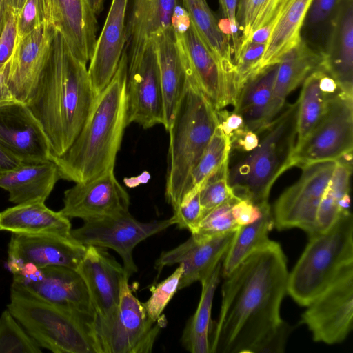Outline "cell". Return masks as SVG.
I'll use <instances>...</instances> for the list:
<instances>
[{"mask_svg": "<svg viewBox=\"0 0 353 353\" xmlns=\"http://www.w3.org/2000/svg\"><path fill=\"white\" fill-rule=\"evenodd\" d=\"M288 273L281 245L270 240L225 277L219 316L212 323L210 353H251L283 321Z\"/></svg>", "mask_w": 353, "mask_h": 353, "instance_id": "obj_1", "label": "cell"}, {"mask_svg": "<svg viewBox=\"0 0 353 353\" xmlns=\"http://www.w3.org/2000/svg\"><path fill=\"white\" fill-rule=\"evenodd\" d=\"M95 98L86 64L73 55L57 31L48 62L26 104L42 125L54 157L64 154L73 143Z\"/></svg>", "mask_w": 353, "mask_h": 353, "instance_id": "obj_2", "label": "cell"}, {"mask_svg": "<svg viewBox=\"0 0 353 353\" xmlns=\"http://www.w3.org/2000/svg\"><path fill=\"white\" fill-rule=\"evenodd\" d=\"M127 72L125 48L114 76L96 97L77 137L64 154L52 159L60 179L83 182L114 169L128 125Z\"/></svg>", "mask_w": 353, "mask_h": 353, "instance_id": "obj_3", "label": "cell"}, {"mask_svg": "<svg viewBox=\"0 0 353 353\" xmlns=\"http://www.w3.org/2000/svg\"><path fill=\"white\" fill-rule=\"evenodd\" d=\"M185 89L168 130L170 145L165 196L173 210L187 193L191 174L219 123L217 110L201 90L185 63Z\"/></svg>", "mask_w": 353, "mask_h": 353, "instance_id": "obj_4", "label": "cell"}, {"mask_svg": "<svg viewBox=\"0 0 353 353\" xmlns=\"http://www.w3.org/2000/svg\"><path fill=\"white\" fill-rule=\"evenodd\" d=\"M7 309L39 345L54 353H102L95 322L12 282Z\"/></svg>", "mask_w": 353, "mask_h": 353, "instance_id": "obj_5", "label": "cell"}, {"mask_svg": "<svg viewBox=\"0 0 353 353\" xmlns=\"http://www.w3.org/2000/svg\"><path fill=\"white\" fill-rule=\"evenodd\" d=\"M297 107V101L286 105L263 131L265 134L257 147L229 168L228 183L236 197L260 208L269 205L274 183L291 168L296 140Z\"/></svg>", "mask_w": 353, "mask_h": 353, "instance_id": "obj_6", "label": "cell"}, {"mask_svg": "<svg viewBox=\"0 0 353 353\" xmlns=\"http://www.w3.org/2000/svg\"><path fill=\"white\" fill-rule=\"evenodd\" d=\"M303 252L288 273L287 294L307 306L353 262V219L341 215L327 230L309 235Z\"/></svg>", "mask_w": 353, "mask_h": 353, "instance_id": "obj_7", "label": "cell"}, {"mask_svg": "<svg viewBox=\"0 0 353 353\" xmlns=\"http://www.w3.org/2000/svg\"><path fill=\"white\" fill-rule=\"evenodd\" d=\"M177 46L198 86L217 110L236 101L233 79L205 45L183 6L178 5L172 17Z\"/></svg>", "mask_w": 353, "mask_h": 353, "instance_id": "obj_8", "label": "cell"}, {"mask_svg": "<svg viewBox=\"0 0 353 353\" xmlns=\"http://www.w3.org/2000/svg\"><path fill=\"white\" fill-rule=\"evenodd\" d=\"M353 95L341 91L330 96L326 112L313 131L294 147L290 167L302 168L336 161L353 149Z\"/></svg>", "mask_w": 353, "mask_h": 353, "instance_id": "obj_9", "label": "cell"}, {"mask_svg": "<svg viewBox=\"0 0 353 353\" xmlns=\"http://www.w3.org/2000/svg\"><path fill=\"white\" fill-rule=\"evenodd\" d=\"M172 225L170 219L141 222L128 211L84 221L82 226L71 230V235L86 247L110 248L117 252L130 277L137 271L132 256L135 246Z\"/></svg>", "mask_w": 353, "mask_h": 353, "instance_id": "obj_10", "label": "cell"}, {"mask_svg": "<svg viewBox=\"0 0 353 353\" xmlns=\"http://www.w3.org/2000/svg\"><path fill=\"white\" fill-rule=\"evenodd\" d=\"M307 307L300 323L308 327L314 341L330 345L344 341L352 329L353 262Z\"/></svg>", "mask_w": 353, "mask_h": 353, "instance_id": "obj_11", "label": "cell"}, {"mask_svg": "<svg viewBox=\"0 0 353 353\" xmlns=\"http://www.w3.org/2000/svg\"><path fill=\"white\" fill-rule=\"evenodd\" d=\"M334 165L335 161H328L301 168L299 180L288 187L274 205V227L279 230L301 228L308 235L316 232L318 208Z\"/></svg>", "mask_w": 353, "mask_h": 353, "instance_id": "obj_12", "label": "cell"}, {"mask_svg": "<svg viewBox=\"0 0 353 353\" xmlns=\"http://www.w3.org/2000/svg\"><path fill=\"white\" fill-rule=\"evenodd\" d=\"M127 123L145 129L164 125L162 90L154 43L152 39L139 54L128 57Z\"/></svg>", "mask_w": 353, "mask_h": 353, "instance_id": "obj_13", "label": "cell"}, {"mask_svg": "<svg viewBox=\"0 0 353 353\" xmlns=\"http://www.w3.org/2000/svg\"><path fill=\"white\" fill-rule=\"evenodd\" d=\"M77 271L87 286L95 314L97 337L103 343L115 319L125 270L104 248L87 246Z\"/></svg>", "mask_w": 353, "mask_h": 353, "instance_id": "obj_14", "label": "cell"}, {"mask_svg": "<svg viewBox=\"0 0 353 353\" xmlns=\"http://www.w3.org/2000/svg\"><path fill=\"white\" fill-rule=\"evenodd\" d=\"M126 272L120 283L119 302L114 322L103 343V353H146L152 351L165 319L153 321L143 303L132 293Z\"/></svg>", "mask_w": 353, "mask_h": 353, "instance_id": "obj_15", "label": "cell"}, {"mask_svg": "<svg viewBox=\"0 0 353 353\" xmlns=\"http://www.w3.org/2000/svg\"><path fill=\"white\" fill-rule=\"evenodd\" d=\"M12 275V282L40 299L95 322L87 286L77 270L57 265L31 267Z\"/></svg>", "mask_w": 353, "mask_h": 353, "instance_id": "obj_16", "label": "cell"}, {"mask_svg": "<svg viewBox=\"0 0 353 353\" xmlns=\"http://www.w3.org/2000/svg\"><path fill=\"white\" fill-rule=\"evenodd\" d=\"M86 249L72 235L12 234L6 265L12 274L26 268L50 265L77 270Z\"/></svg>", "mask_w": 353, "mask_h": 353, "instance_id": "obj_17", "label": "cell"}, {"mask_svg": "<svg viewBox=\"0 0 353 353\" xmlns=\"http://www.w3.org/2000/svg\"><path fill=\"white\" fill-rule=\"evenodd\" d=\"M129 207V194L112 169L66 190L59 212L68 219L86 221L128 212Z\"/></svg>", "mask_w": 353, "mask_h": 353, "instance_id": "obj_18", "label": "cell"}, {"mask_svg": "<svg viewBox=\"0 0 353 353\" xmlns=\"http://www.w3.org/2000/svg\"><path fill=\"white\" fill-rule=\"evenodd\" d=\"M57 31L52 23L43 24L17 41L8 63L7 84L17 101L27 104L32 97Z\"/></svg>", "mask_w": 353, "mask_h": 353, "instance_id": "obj_19", "label": "cell"}, {"mask_svg": "<svg viewBox=\"0 0 353 353\" xmlns=\"http://www.w3.org/2000/svg\"><path fill=\"white\" fill-rule=\"evenodd\" d=\"M0 146L23 163L52 160L50 141L28 105H0Z\"/></svg>", "mask_w": 353, "mask_h": 353, "instance_id": "obj_20", "label": "cell"}, {"mask_svg": "<svg viewBox=\"0 0 353 353\" xmlns=\"http://www.w3.org/2000/svg\"><path fill=\"white\" fill-rule=\"evenodd\" d=\"M312 0H279L266 22L248 42L265 43L259 71L278 63L281 57L301 41V30Z\"/></svg>", "mask_w": 353, "mask_h": 353, "instance_id": "obj_21", "label": "cell"}, {"mask_svg": "<svg viewBox=\"0 0 353 353\" xmlns=\"http://www.w3.org/2000/svg\"><path fill=\"white\" fill-rule=\"evenodd\" d=\"M129 0H112L97 39L88 72L96 97L114 76L126 44V13Z\"/></svg>", "mask_w": 353, "mask_h": 353, "instance_id": "obj_22", "label": "cell"}, {"mask_svg": "<svg viewBox=\"0 0 353 353\" xmlns=\"http://www.w3.org/2000/svg\"><path fill=\"white\" fill-rule=\"evenodd\" d=\"M234 232L201 241L190 236L179 246L163 252L157 259L155 265L159 271L168 265H183V272L179 290L187 288L194 282H201L221 263Z\"/></svg>", "mask_w": 353, "mask_h": 353, "instance_id": "obj_23", "label": "cell"}, {"mask_svg": "<svg viewBox=\"0 0 353 353\" xmlns=\"http://www.w3.org/2000/svg\"><path fill=\"white\" fill-rule=\"evenodd\" d=\"M52 23L73 55L87 64L97 42V21L87 0H50Z\"/></svg>", "mask_w": 353, "mask_h": 353, "instance_id": "obj_24", "label": "cell"}, {"mask_svg": "<svg viewBox=\"0 0 353 353\" xmlns=\"http://www.w3.org/2000/svg\"><path fill=\"white\" fill-rule=\"evenodd\" d=\"M159 65L164 127L168 131L184 93L187 70L179 50L172 26L152 39Z\"/></svg>", "mask_w": 353, "mask_h": 353, "instance_id": "obj_25", "label": "cell"}, {"mask_svg": "<svg viewBox=\"0 0 353 353\" xmlns=\"http://www.w3.org/2000/svg\"><path fill=\"white\" fill-rule=\"evenodd\" d=\"M322 58L341 91L353 95V0H343Z\"/></svg>", "mask_w": 353, "mask_h": 353, "instance_id": "obj_26", "label": "cell"}, {"mask_svg": "<svg viewBox=\"0 0 353 353\" xmlns=\"http://www.w3.org/2000/svg\"><path fill=\"white\" fill-rule=\"evenodd\" d=\"M59 179L52 160L21 163L0 174V188L8 192L9 201L16 205L45 202Z\"/></svg>", "mask_w": 353, "mask_h": 353, "instance_id": "obj_27", "label": "cell"}, {"mask_svg": "<svg viewBox=\"0 0 353 353\" xmlns=\"http://www.w3.org/2000/svg\"><path fill=\"white\" fill-rule=\"evenodd\" d=\"M178 0H131L126 21L128 57L139 54L156 35L172 26Z\"/></svg>", "mask_w": 353, "mask_h": 353, "instance_id": "obj_28", "label": "cell"}, {"mask_svg": "<svg viewBox=\"0 0 353 353\" xmlns=\"http://www.w3.org/2000/svg\"><path fill=\"white\" fill-rule=\"evenodd\" d=\"M322 56L302 40L280 59L268 114L269 124L279 115L289 94L314 70L321 67Z\"/></svg>", "mask_w": 353, "mask_h": 353, "instance_id": "obj_29", "label": "cell"}, {"mask_svg": "<svg viewBox=\"0 0 353 353\" xmlns=\"http://www.w3.org/2000/svg\"><path fill=\"white\" fill-rule=\"evenodd\" d=\"M70 219L45 202L18 204L0 212V230L12 234L71 236Z\"/></svg>", "mask_w": 353, "mask_h": 353, "instance_id": "obj_30", "label": "cell"}, {"mask_svg": "<svg viewBox=\"0 0 353 353\" xmlns=\"http://www.w3.org/2000/svg\"><path fill=\"white\" fill-rule=\"evenodd\" d=\"M278 67L279 63L259 71L241 89L233 111L242 117L246 130L259 134L268 126V114Z\"/></svg>", "mask_w": 353, "mask_h": 353, "instance_id": "obj_31", "label": "cell"}, {"mask_svg": "<svg viewBox=\"0 0 353 353\" xmlns=\"http://www.w3.org/2000/svg\"><path fill=\"white\" fill-rule=\"evenodd\" d=\"M182 3L201 39L234 81L235 66L230 34L219 25L205 0H182Z\"/></svg>", "mask_w": 353, "mask_h": 353, "instance_id": "obj_32", "label": "cell"}, {"mask_svg": "<svg viewBox=\"0 0 353 353\" xmlns=\"http://www.w3.org/2000/svg\"><path fill=\"white\" fill-rule=\"evenodd\" d=\"M221 274L220 263L209 275L201 281L202 290L200 301L182 336L183 346L190 352L210 353V334L212 323L211 311Z\"/></svg>", "mask_w": 353, "mask_h": 353, "instance_id": "obj_33", "label": "cell"}, {"mask_svg": "<svg viewBox=\"0 0 353 353\" xmlns=\"http://www.w3.org/2000/svg\"><path fill=\"white\" fill-rule=\"evenodd\" d=\"M274 227L271 207L263 208L261 216L255 222L239 227L223 257L221 275L228 276L242 261L269 241L268 234Z\"/></svg>", "mask_w": 353, "mask_h": 353, "instance_id": "obj_34", "label": "cell"}, {"mask_svg": "<svg viewBox=\"0 0 353 353\" xmlns=\"http://www.w3.org/2000/svg\"><path fill=\"white\" fill-rule=\"evenodd\" d=\"M322 67L312 72L303 81L297 100L296 140L299 145L318 125L327 108L329 97L319 88Z\"/></svg>", "mask_w": 353, "mask_h": 353, "instance_id": "obj_35", "label": "cell"}, {"mask_svg": "<svg viewBox=\"0 0 353 353\" xmlns=\"http://www.w3.org/2000/svg\"><path fill=\"white\" fill-rule=\"evenodd\" d=\"M343 0H312L301 30V40L322 54L325 52Z\"/></svg>", "mask_w": 353, "mask_h": 353, "instance_id": "obj_36", "label": "cell"}, {"mask_svg": "<svg viewBox=\"0 0 353 353\" xmlns=\"http://www.w3.org/2000/svg\"><path fill=\"white\" fill-rule=\"evenodd\" d=\"M231 149L230 139L223 132L219 123L191 174L188 192L194 187H202L227 161H229Z\"/></svg>", "mask_w": 353, "mask_h": 353, "instance_id": "obj_37", "label": "cell"}, {"mask_svg": "<svg viewBox=\"0 0 353 353\" xmlns=\"http://www.w3.org/2000/svg\"><path fill=\"white\" fill-rule=\"evenodd\" d=\"M239 199L235 196L207 213L191 232L196 240H207L235 232L239 227L235 223L232 205Z\"/></svg>", "mask_w": 353, "mask_h": 353, "instance_id": "obj_38", "label": "cell"}, {"mask_svg": "<svg viewBox=\"0 0 353 353\" xmlns=\"http://www.w3.org/2000/svg\"><path fill=\"white\" fill-rule=\"evenodd\" d=\"M39 345L8 309L0 316V353H40Z\"/></svg>", "mask_w": 353, "mask_h": 353, "instance_id": "obj_39", "label": "cell"}, {"mask_svg": "<svg viewBox=\"0 0 353 353\" xmlns=\"http://www.w3.org/2000/svg\"><path fill=\"white\" fill-rule=\"evenodd\" d=\"M228 172L227 161L203 185L200 191L201 219L210 210L236 196L228 183Z\"/></svg>", "mask_w": 353, "mask_h": 353, "instance_id": "obj_40", "label": "cell"}, {"mask_svg": "<svg viewBox=\"0 0 353 353\" xmlns=\"http://www.w3.org/2000/svg\"><path fill=\"white\" fill-rule=\"evenodd\" d=\"M179 265L172 274L151 288V296L146 302L143 303L148 316L154 322L160 318L166 305L179 290L183 272V265Z\"/></svg>", "mask_w": 353, "mask_h": 353, "instance_id": "obj_41", "label": "cell"}, {"mask_svg": "<svg viewBox=\"0 0 353 353\" xmlns=\"http://www.w3.org/2000/svg\"><path fill=\"white\" fill-rule=\"evenodd\" d=\"M17 39L40 26L52 23L50 0H26L17 16Z\"/></svg>", "mask_w": 353, "mask_h": 353, "instance_id": "obj_42", "label": "cell"}, {"mask_svg": "<svg viewBox=\"0 0 353 353\" xmlns=\"http://www.w3.org/2000/svg\"><path fill=\"white\" fill-rule=\"evenodd\" d=\"M278 1L248 0L240 27L241 39L239 48L248 41L254 32L266 22L271 16Z\"/></svg>", "mask_w": 353, "mask_h": 353, "instance_id": "obj_43", "label": "cell"}, {"mask_svg": "<svg viewBox=\"0 0 353 353\" xmlns=\"http://www.w3.org/2000/svg\"><path fill=\"white\" fill-rule=\"evenodd\" d=\"M201 186L190 189L183 197L179 206L173 210L170 218L173 225L180 229H187L190 232L194 229L202 216L200 202Z\"/></svg>", "mask_w": 353, "mask_h": 353, "instance_id": "obj_44", "label": "cell"}, {"mask_svg": "<svg viewBox=\"0 0 353 353\" xmlns=\"http://www.w3.org/2000/svg\"><path fill=\"white\" fill-rule=\"evenodd\" d=\"M17 12L5 6L3 23L0 31V66L9 63L17 39Z\"/></svg>", "mask_w": 353, "mask_h": 353, "instance_id": "obj_45", "label": "cell"}, {"mask_svg": "<svg viewBox=\"0 0 353 353\" xmlns=\"http://www.w3.org/2000/svg\"><path fill=\"white\" fill-rule=\"evenodd\" d=\"M352 170V161L343 157L335 161V165L327 188L338 203L343 196L350 192Z\"/></svg>", "mask_w": 353, "mask_h": 353, "instance_id": "obj_46", "label": "cell"}, {"mask_svg": "<svg viewBox=\"0 0 353 353\" xmlns=\"http://www.w3.org/2000/svg\"><path fill=\"white\" fill-rule=\"evenodd\" d=\"M293 327L282 321L252 349L251 353H281L284 352L287 340Z\"/></svg>", "mask_w": 353, "mask_h": 353, "instance_id": "obj_47", "label": "cell"}, {"mask_svg": "<svg viewBox=\"0 0 353 353\" xmlns=\"http://www.w3.org/2000/svg\"><path fill=\"white\" fill-rule=\"evenodd\" d=\"M222 14L227 19L233 52V59L236 56L240 46L241 34L236 22L238 0H219Z\"/></svg>", "mask_w": 353, "mask_h": 353, "instance_id": "obj_48", "label": "cell"}, {"mask_svg": "<svg viewBox=\"0 0 353 353\" xmlns=\"http://www.w3.org/2000/svg\"><path fill=\"white\" fill-rule=\"evenodd\" d=\"M263 208L248 199H239L232 205V214L236 225L241 227L257 221L262 215Z\"/></svg>", "mask_w": 353, "mask_h": 353, "instance_id": "obj_49", "label": "cell"}, {"mask_svg": "<svg viewBox=\"0 0 353 353\" xmlns=\"http://www.w3.org/2000/svg\"><path fill=\"white\" fill-rule=\"evenodd\" d=\"M217 114L220 126L230 139L236 134L246 130L242 117L236 112L234 111L228 112L223 109L217 110Z\"/></svg>", "mask_w": 353, "mask_h": 353, "instance_id": "obj_50", "label": "cell"}, {"mask_svg": "<svg viewBox=\"0 0 353 353\" xmlns=\"http://www.w3.org/2000/svg\"><path fill=\"white\" fill-rule=\"evenodd\" d=\"M230 141L231 148L250 152L257 147L259 138L258 134L254 132L243 130L230 139Z\"/></svg>", "mask_w": 353, "mask_h": 353, "instance_id": "obj_51", "label": "cell"}, {"mask_svg": "<svg viewBox=\"0 0 353 353\" xmlns=\"http://www.w3.org/2000/svg\"><path fill=\"white\" fill-rule=\"evenodd\" d=\"M8 63L0 66V105L17 101L7 84Z\"/></svg>", "mask_w": 353, "mask_h": 353, "instance_id": "obj_52", "label": "cell"}, {"mask_svg": "<svg viewBox=\"0 0 353 353\" xmlns=\"http://www.w3.org/2000/svg\"><path fill=\"white\" fill-rule=\"evenodd\" d=\"M21 163V161L0 146V174L17 168Z\"/></svg>", "mask_w": 353, "mask_h": 353, "instance_id": "obj_53", "label": "cell"}, {"mask_svg": "<svg viewBox=\"0 0 353 353\" xmlns=\"http://www.w3.org/2000/svg\"><path fill=\"white\" fill-rule=\"evenodd\" d=\"M248 0H238L236 8V22L238 23L239 30L242 23L244 9Z\"/></svg>", "mask_w": 353, "mask_h": 353, "instance_id": "obj_54", "label": "cell"}, {"mask_svg": "<svg viewBox=\"0 0 353 353\" xmlns=\"http://www.w3.org/2000/svg\"><path fill=\"white\" fill-rule=\"evenodd\" d=\"M87 1L96 15L103 9V0H87Z\"/></svg>", "mask_w": 353, "mask_h": 353, "instance_id": "obj_55", "label": "cell"}, {"mask_svg": "<svg viewBox=\"0 0 353 353\" xmlns=\"http://www.w3.org/2000/svg\"><path fill=\"white\" fill-rule=\"evenodd\" d=\"M4 1L6 6L14 9L18 13L19 0H4Z\"/></svg>", "mask_w": 353, "mask_h": 353, "instance_id": "obj_56", "label": "cell"}, {"mask_svg": "<svg viewBox=\"0 0 353 353\" xmlns=\"http://www.w3.org/2000/svg\"><path fill=\"white\" fill-rule=\"evenodd\" d=\"M5 10V1L0 0V31L3 23V15Z\"/></svg>", "mask_w": 353, "mask_h": 353, "instance_id": "obj_57", "label": "cell"}, {"mask_svg": "<svg viewBox=\"0 0 353 353\" xmlns=\"http://www.w3.org/2000/svg\"><path fill=\"white\" fill-rule=\"evenodd\" d=\"M26 0H19V10L21 9V8L22 7V6L23 5L24 2H25Z\"/></svg>", "mask_w": 353, "mask_h": 353, "instance_id": "obj_58", "label": "cell"}]
</instances>
